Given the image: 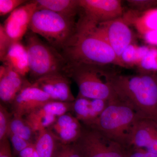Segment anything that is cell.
Instances as JSON below:
<instances>
[{"mask_svg": "<svg viewBox=\"0 0 157 157\" xmlns=\"http://www.w3.org/2000/svg\"><path fill=\"white\" fill-rule=\"evenodd\" d=\"M118 97L143 116L157 121V76L153 73L126 76L114 73L111 80Z\"/></svg>", "mask_w": 157, "mask_h": 157, "instance_id": "1", "label": "cell"}, {"mask_svg": "<svg viewBox=\"0 0 157 157\" xmlns=\"http://www.w3.org/2000/svg\"><path fill=\"white\" fill-rule=\"evenodd\" d=\"M63 50L68 67L120 66L115 52L106 41L90 30L78 26L75 35Z\"/></svg>", "mask_w": 157, "mask_h": 157, "instance_id": "2", "label": "cell"}, {"mask_svg": "<svg viewBox=\"0 0 157 157\" xmlns=\"http://www.w3.org/2000/svg\"><path fill=\"white\" fill-rule=\"evenodd\" d=\"M140 115L132 105L117 96L108 101L101 115L87 127L98 130L127 150L134 126Z\"/></svg>", "mask_w": 157, "mask_h": 157, "instance_id": "3", "label": "cell"}, {"mask_svg": "<svg viewBox=\"0 0 157 157\" xmlns=\"http://www.w3.org/2000/svg\"><path fill=\"white\" fill-rule=\"evenodd\" d=\"M104 67L79 65L68 67L67 75L73 78L79 90L78 95L109 101L117 98L111 80L114 73Z\"/></svg>", "mask_w": 157, "mask_h": 157, "instance_id": "4", "label": "cell"}, {"mask_svg": "<svg viewBox=\"0 0 157 157\" xmlns=\"http://www.w3.org/2000/svg\"><path fill=\"white\" fill-rule=\"evenodd\" d=\"M77 23L53 11L37 9L32 17L29 29L45 38L56 49H63L76 33Z\"/></svg>", "mask_w": 157, "mask_h": 157, "instance_id": "5", "label": "cell"}, {"mask_svg": "<svg viewBox=\"0 0 157 157\" xmlns=\"http://www.w3.org/2000/svg\"><path fill=\"white\" fill-rule=\"evenodd\" d=\"M29 73L35 81L40 77L56 73L67 75V63L63 54L42 41L33 32L25 36Z\"/></svg>", "mask_w": 157, "mask_h": 157, "instance_id": "6", "label": "cell"}, {"mask_svg": "<svg viewBox=\"0 0 157 157\" xmlns=\"http://www.w3.org/2000/svg\"><path fill=\"white\" fill-rule=\"evenodd\" d=\"M77 25L90 30L106 41L115 52L121 66V55L132 44L133 39L132 31L123 17L98 24L79 19Z\"/></svg>", "mask_w": 157, "mask_h": 157, "instance_id": "7", "label": "cell"}, {"mask_svg": "<svg viewBox=\"0 0 157 157\" xmlns=\"http://www.w3.org/2000/svg\"><path fill=\"white\" fill-rule=\"evenodd\" d=\"M82 157H126V150L96 129L83 125L74 143Z\"/></svg>", "mask_w": 157, "mask_h": 157, "instance_id": "8", "label": "cell"}, {"mask_svg": "<svg viewBox=\"0 0 157 157\" xmlns=\"http://www.w3.org/2000/svg\"><path fill=\"white\" fill-rule=\"evenodd\" d=\"M82 19L98 24L121 17L124 9L120 0H78Z\"/></svg>", "mask_w": 157, "mask_h": 157, "instance_id": "9", "label": "cell"}, {"mask_svg": "<svg viewBox=\"0 0 157 157\" xmlns=\"http://www.w3.org/2000/svg\"><path fill=\"white\" fill-rule=\"evenodd\" d=\"M51 101L53 100L45 92L27 81L11 104L12 115L25 117Z\"/></svg>", "mask_w": 157, "mask_h": 157, "instance_id": "10", "label": "cell"}, {"mask_svg": "<svg viewBox=\"0 0 157 157\" xmlns=\"http://www.w3.org/2000/svg\"><path fill=\"white\" fill-rule=\"evenodd\" d=\"M37 6L36 0L30 1L14 10L5 21L4 29L13 42H20L27 33Z\"/></svg>", "mask_w": 157, "mask_h": 157, "instance_id": "11", "label": "cell"}, {"mask_svg": "<svg viewBox=\"0 0 157 157\" xmlns=\"http://www.w3.org/2000/svg\"><path fill=\"white\" fill-rule=\"evenodd\" d=\"M130 147L142 149L157 155V121L139 116L132 132Z\"/></svg>", "mask_w": 157, "mask_h": 157, "instance_id": "12", "label": "cell"}, {"mask_svg": "<svg viewBox=\"0 0 157 157\" xmlns=\"http://www.w3.org/2000/svg\"><path fill=\"white\" fill-rule=\"evenodd\" d=\"M33 83L45 92L53 101L73 102L76 99L71 91L70 80L66 74L47 75L36 79Z\"/></svg>", "mask_w": 157, "mask_h": 157, "instance_id": "13", "label": "cell"}, {"mask_svg": "<svg viewBox=\"0 0 157 157\" xmlns=\"http://www.w3.org/2000/svg\"><path fill=\"white\" fill-rule=\"evenodd\" d=\"M83 126L70 112L59 117L48 129L60 143H75L81 135Z\"/></svg>", "mask_w": 157, "mask_h": 157, "instance_id": "14", "label": "cell"}, {"mask_svg": "<svg viewBox=\"0 0 157 157\" xmlns=\"http://www.w3.org/2000/svg\"><path fill=\"white\" fill-rule=\"evenodd\" d=\"M108 101L77 96L73 102L74 116L81 123L90 126L107 107Z\"/></svg>", "mask_w": 157, "mask_h": 157, "instance_id": "15", "label": "cell"}, {"mask_svg": "<svg viewBox=\"0 0 157 157\" xmlns=\"http://www.w3.org/2000/svg\"><path fill=\"white\" fill-rule=\"evenodd\" d=\"M27 80L11 68L3 64L0 67V98L6 104H12Z\"/></svg>", "mask_w": 157, "mask_h": 157, "instance_id": "16", "label": "cell"}, {"mask_svg": "<svg viewBox=\"0 0 157 157\" xmlns=\"http://www.w3.org/2000/svg\"><path fill=\"white\" fill-rule=\"evenodd\" d=\"M2 62L23 77L29 73L27 50L21 42L12 43Z\"/></svg>", "mask_w": 157, "mask_h": 157, "instance_id": "17", "label": "cell"}, {"mask_svg": "<svg viewBox=\"0 0 157 157\" xmlns=\"http://www.w3.org/2000/svg\"><path fill=\"white\" fill-rule=\"evenodd\" d=\"M37 9L53 11L68 18L75 19L80 10L78 0H36Z\"/></svg>", "mask_w": 157, "mask_h": 157, "instance_id": "18", "label": "cell"}, {"mask_svg": "<svg viewBox=\"0 0 157 157\" xmlns=\"http://www.w3.org/2000/svg\"><path fill=\"white\" fill-rule=\"evenodd\" d=\"M59 142L48 129L37 133L35 150L40 157H53Z\"/></svg>", "mask_w": 157, "mask_h": 157, "instance_id": "19", "label": "cell"}, {"mask_svg": "<svg viewBox=\"0 0 157 157\" xmlns=\"http://www.w3.org/2000/svg\"><path fill=\"white\" fill-rule=\"evenodd\" d=\"M36 134L48 129L56 121L57 117L45 112L39 107L24 117Z\"/></svg>", "mask_w": 157, "mask_h": 157, "instance_id": "20", "label": "cell"}, {"mask_svg": "<svg viewBox=\"0 0 157 157\" xmlns=\"http://www.w3.org/2000/svg\"><path fill=\"white\" fill-rule=\"evenodd\" d=\"M149 48L150 46H138L132 43L130 44L121 55L120 58L121 67H138Z\"/></svg>", "mask_w": 157, "mask_h": 157, "instance_id": "21", "label": "cell"}, {"mask_svg": "<svg viewBox=\"0 0 157 157\" xmlns=\"http://www.w3.org/2000/svg\"><path fill=\"white\" fill-rule=\"evenodd\" d=\"M9 134L17 135L34 144L36 136L24 117L13 115L9 126Z\"/></svg>", "mask_w": 157, "mask_h": 157, "instance_id": "22", "label": "cell"}, {"mask_svg": "<svg viewBox=\"0 0 157 157\" xmlns=\"http://www.w3.org/2000/svg\"><path fill=\"white\" fill-rule=\"evenodd\" d=\"M133 19L135 28L142 35L157 30V9H149Z\"/></svg>", "mask_w": 157, "mask_h": 157, "instance_id": "23", "label": "cell"}, {"mask_svg": "<svg viewBox=\"0 0 157 157\" xmlns=\"http://www.w3.org/2000/svg\"><path fill=\"white\" fill-rule=\"evenodd\" d=\"M144 73L157 72V48L150 47L149 49L138 66Z\"/></svg>", "mask_w": 157, "mask_h": 157, "instance_id": "24", "label": "cell"}, {"mask_svg": "<svg viewBox=\"0 0 157 157\" xmlns=\"http://www.w3.org/2000/svg\"><path fill=\"white\" fill-rule=\"evenodd\" d=\"M12 115L2 104H0V141L8 138Z\"/></svg>", "mask_w": 157, "mask_h": 157, "instance_id": "25", "label": "cell"}, {"mask_svg": "<svg viewBox=\"0 0 157 157\" xmlns=\"http://www.w3.org/2000/svg\"><path fill=\"white\" fill-rule=\"evenodd\" d=\"M53 157H82L75 143L63 144L59 142Z\"/></svg>", "mask_w": 157, "mask_h": 157, "instance_id": "26", "label": "cell"}, {"mask_svg": "<svg viewBox=\"0 0 157 157\" xmlns=\"http://www.w3.org/2000/svg\"><path fill=\"white\" fill-rule=\"evenodd\" d=\"M8 138L12 147L13 155L15 157L24 149L34 144V143H31L19 136L12 134L8 135Z\"/></svg>", "mask_w": 157, "mask_h": 157, "instance_id": "27", "label": "cell"}, {"mask_svg": "<svg viewBox=\"0 0 157 157\" xmlns=\"http://www.w3.org/2000/svg\"><path fill=\"white\" fill-rule=\"evenodd\" d=\"M24 0H0V15L4 16L24 5Z\"/></svg>", "mask_w": 157, "mask_h": 157, "instance_id": "28", "label": "cell"}, {"mask_svg": "<svg viewBox=\"0 0 157 157\" xmlns=\"http://www.w3.org/2000/svg\"><path fill=\"white\" fill-rule=\"evenodd\" d=\"M13 41L6 33L3 25H0V59L2 61L13 43Z\"/></svg>", "mask_w": 157, "mask_h": 157, "instance_id": "29", "label": "cell"}, {"mask_svg": "<svg viewBox=\"0 0 157 157\" xmlns=\"http://www.w3.org/2000/svg\"><path fill=\"white\" fill-rule=\"evenodd\" d=\"M127 2L132 9L144 12L157 5V1L153 0H128Z\"/></svg>", "mask_w": 157, "mask_h": 157, "instance_id": "30", "label": "cell"}, {"mask_svg": "<svg viewBox=\"0 0 157 157\" xmlns=\"http://www.w3.org/2000/svg\"><path fill=\"white\" fill-rule=\"evenodd\" d=\"M126 157H157V155L142 149L130 147L126 150Z\"/></svg>", "mask_w": 157, "mask_h": 157, "instance_id": "31", "label": "cell"}, {"mask_svg": "<svg viewBox=\"0 0 157 157\" xmlns=\"http://www.w3.org/2000/svg\"><path fill=\"white\" fill-rule=\"evenodd\" d=\"M11 145L9 138L0 141V157H12Z\"/></svg>", "mask_w": 157, "mask_h": 157, "instance_id": "32", "label": "cell"}, {"mask_svg": "<svg viewBox=\"0 0 157 157\" xmlns=\"http://www.w3.org/2000/svg\"><path fill=\"white\" fill-rule=\"evenodd\" d=\"M143 36L144 39L147 43L157 46V30L151 31Z\"/></svg>", "mask_w": 157, "mask_h": 157, "instance_id": "33", "label": "cell"}, {"mask_svg": "<svg viewBox=\"0 0 157 157\" xmlns=\"http://www.w3.org/2000/svg\"><path fill=\"white\" fill-rule=\"evenodd\" d=\"M35 145L34 144H32L30 146L24 149L22 151L16 156V157H32L33 153L35 151Z\"/></svg>", "mask_w": 157, "mask_h": 157, "instance_id": "34", "label": "cell"}]
</instances>
